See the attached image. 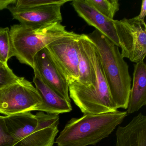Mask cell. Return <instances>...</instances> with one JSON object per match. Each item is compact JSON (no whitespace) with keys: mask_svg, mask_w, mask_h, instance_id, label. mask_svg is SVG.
I'll return each mask as SVG.
<instances>
[{"mask_svg":"<svg viewBox=\"0 0 146 146\" xmlns=\"http://www.w3.org/2000/svg\"><path fill=\"white\" fill-rule=\"evenodd\" d=\"M78 68L79 83L85 86L96 85L95 72L88 56L84 34L80 35L78 40Z\"/></svg>","mask_w":146,"mask_h":146,"instance_id":"14","label":"cell"},{"mask_svg":"<svg viewBox=\"0 0 146 146\" xmlns=\"http://www.w3.org/2000/svg\"><path fill=\"white\" fill-rule=\"evenodd\" d=\"M68 0H18L13 7L17 9L36 8L54 4H65Z\"/></svg>","mask_w":146,"mask_h":146,"instance_id":"17","label":"cell"},{"mask_svg":"<svg viewBox=\"0 0 146 146\" xmlns=\"http://www.w3.org/2000/svg\"><path fill=\"white\" fill-rule=\"evenodd\" d=\"M90 5L100 13L111 19L119 10L118 0H86Z\"/></svg>","mask_w":146,"mask_h":146,"instance_id":"15","label":"cell"},{"mask_svg":"<svg viewBox=\"0 0 146 146\" xmlns=\"http://www.w3.org/2000/svg\"><path fill=\"white\" fill-rule=\"evenodd\" d=\"M71 5L78 16L88 25L95 28L116 46L119 47L114 20L100 13L86 0H74L72 2Z\"/></svg>","mask_w":146,"mask_h":146,"instance_id":"10","label":"cell"},{"mask_svg":"<svg viewBox=\"0 0 146 146\" xmlns=\"http://www.w3.org/2000/svg\"><path fill=\"white\" fill-rule=\"evenodd\" d=\"M17 0H0V10L7 8V7L11 5L15 4Z\"/></svg>","mask_w":146,"mask_h":146,"instance_id":"21","label":"cell"},{"mask_svg":"<svg viewBox=\"0 0 146 146\" xmlns=\"http://www.w3.org/2000/svg\"><path fill=\"white\" fill-rule=\"evenodd\" d=\"M121 54L123 58L137 63L146 55V26L144 21L135 17L114 20Z\"/></svg>","mask_w":146,"mask_h":146,"instance_id":"6","label":"cell"},{"mask_svg":"<svg viewBox=\"0 0 146 146\" xmlns=\"http://www.w3.org/2000/svg\"><path fill=\"white\" fill-rule=\"evenodd\" d=\"M65 27L58 23L39 26L13 25L10 34L13 56L34 69V58L38 52L56 40L74 33Z\"/></svg>","mask_w":146,"mask_h":146,"instance_id":"4","label":"cell"},{"mask_svg":"<svg viewBox=\"0 0 146 146\" xmlns=\"http://www.w3.org/2000/svg\"><path fill=\"white\" fill-rule=\"evenodd\" d=\"M8 66V65H6L0 59V68L3 67V66Z\"/></svg>","mask_w":146,"mask_h":146,"instance_id":"22","label":"cell"},{"mask_svg":"<svg viewBox=\"0 0 146 146\" xmlns=\"http://www.w3.org/2000/svg\"><path fill=\"white\" fill-rule=\"evenodd\" d=\"M64 4L49 5L36 8L26 9H15L13 6L7 8L14 19L20 24L29 26H39L48 24L60 23L62 17L60 9Z\"/></svg>","mask_w":146,"mask_h":146,"instance_id":"9","label":"cell"},{"mask_svg":"<svg viewBox=\"0 0 146 146\" xmlns=\"http://www.w3.org/2000/svg\"><path fill=\"white\" fill-rule=\"evenodd\" d=\"M87 36L97 48L104 77L116 108L127 109L131 78L129 66L118 47L97 30Z\"/></svg>","mask_w":146,"mask_h":146,"instance_id":"1","label":"cell"},{"mask_svg":"<svg viewBox=\"0 0 146 146\" xmlns=\"http://www.w3.org/2000/svg\"><path fill=\"white\" fill-rule=\"evenodd\" d=\"M115 146H146V116L141 113L124 126L119 125Z\"/></svg>","mask_w":146,"mask_h":146,"instance_id":"12","label":"cell"},{"mask_svg":"<svg viewBox=\"0 0 146 146\" xmlns=\"http://www.w3.org/2000/svg\"><path fill=\"white\" fill-rule=\"evenodd\" d=\"M19 78L8 66L0 68V89L15 82Z\"/></svg>","mask_w":146,"mask_h":146,"instance_id":"18","label":"cell"},{"mask_svg":"<svg viewBox=\"0 0 146 146\" xmlns=\"http://www.w3.org/2000/svg\"><path fill=\"white\" fill-rule=\"evenodd\" d=\"M5 120L15 140L13 146H53L59 132L58 114L26 112L5 116Z\"/></svg>","mask_w":146,"mask_h":146,"instance_id":"3","label":"cell"},{"mask_svg":"<svg viewBox=\"0 0 146 146\" xmlns=\"http://www.w3.org/2000/svg\"><path fill=\"white\" fill-rule=\"evenodd\" d=\"M13 56L10 29L0 28V59L5 64L8 65V60Z\"/></svg>","mask_w":146,"mask_h":146,"instance_id":"16","label":"cell"},{"mask_svg":"<svg viewBox=\"0 0 146 146\" xmlns=\"http://www.w3.org/2000/svg\"><path fill=\"white\" fill-rule=\"evenodd\" d=\"M35 68L48 85L63 99L71 102L69 84L56 66L46 48L36 54L34 58Z\"/></svg>","mask_w":146,"mask_h":146,"instance_id":"8","label":"cell"},{"mask_svg":"<svg viewBox=\"0 0 146 146\" xmlns=\"http://www.w3.org/2000/svg\"><path fill=\"white\" fill-rule=\"evenodd\" d=\"M146 15V1L143 0L142 1L141 12L138 16L136 17L137 19L141 21H144V18Z\"/></svg>","mask_w":146,"mask_h":146,"instance_id":"20","label":"cell"},{"mask_svg":"<svg viewBox=\"0 0 146 146\" xmlns=\"http://www.w3.org/2000/svg\"><path fill=\"white\" fill-rule=\"evenodd\" d=\"M74 33L58 39L46 47L47 50L68 84L78 81V40Z\"/></svg>","mask_w":146,"mask_h":146,"instance_id":"7","label":"cell"},{"mask_svg":"<svg viewBox=\"0 0 146 146\" xmlns=\"http://www.w3.org/2000/svg\"><path fill=\"white\" fill-rule=\"evenodd\" d=\"M41 104L36 88L25 78L0 89V113L6 116L37 111Z\"/></svg>","mask_w":146,"mask_h":146,"instance_id":"5","label":"cell"},{"mask_svg":"<svg viewBox=\"0 0 146 146\" xmlns=\"http://www.w3.org/2000/svg\"><path fill=\"white\" fill-rule=\"evenodd\" d=\"M33 70V82L42 99V104L37 111L58 115L71 111L72 107L71 102L63 99L48 85L36 68Z\"/></svg>","mask_w":146,"mask_h":146,"instance_id":"11","label":"cell"},{"mask_svg":"<svg viewBox=\"0 0 146 146\" xmlns=\"http://www.w3.org/2000/svg\"><path fill=\"white\" fill-rule=\"evenodd\" d=\"M15 143L7 128L5 116L0 115V146H13Z\"/></svg>","mask_w":146,"mask_h":146,"instance_id":"19","label":"cell"},{"mask_svg":"<svg viewBox=\"0 0 146 146\" xmlns=\"http://www.w3.org/2000/svg\"><path fill=\"white\" fill-rule=\"evenodd\" d=\"M127 115V112L117 110L72 118L65 125L55 142L58 146L96 145L108 137Z\"/></svg>","mask_w":146,"mask_h":146,"instance_id":"2","label":"cell"},{"mask_svg":"<svg viewBox=\"0 0 146 146\" xmlns=\"http://www.w3.org/2000/svg\"><path fill=\"white\" fill-rule=\"evenodd\" d=\"M146 105V65L143 61L134 66L133 81L127 108V113L138 111Z\"/></svg>","mask_w":146,"mask_h":146,"instance_id":"13","label":"cell"}]
</instances>
